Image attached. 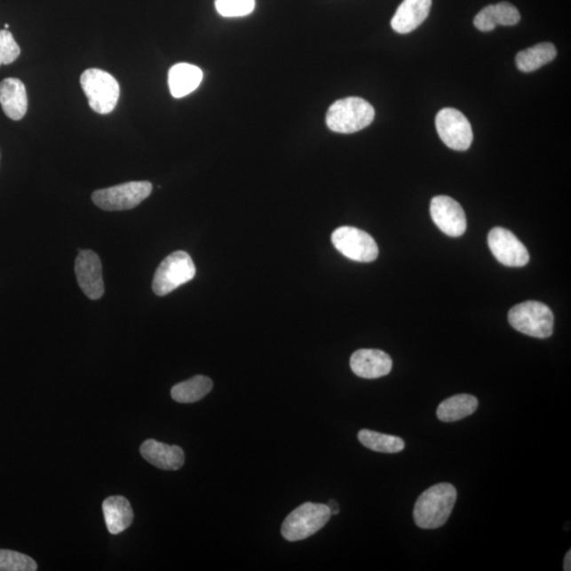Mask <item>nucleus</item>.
<instances>
[{"label": "nucleus", "instance_id": "11", "mask_svg": "<svg viewBox=\"0 0 571 571\" xmlns=\"http://www.w3.org/2000/svg\"><path fill=\"white\" fill-rule=\"evenodd\" d=\"M431 216L438 229L451 237H459L467 230V218L462 206L448 196H436L431 202Z\"/></svg>", "mask_w": 571, "mask_h": 571}, {"label": "nucleus", "instance_id": "25", "mask_svg": "<svg viewBox=\"0 0 571 571\" xmlns=\"http://www.w3.org/2000/svg\"><path fill=\"white\" fill-rule=\"evenodd\" d=\"M215 8L224 18H243L253 12L255 0H215Z\"/></svg>", "mask_w": 571, "mask_h": 571}, {"label": "nucleus", "instance_id": "28", "mask_svg": "<svg viewBox=\"0 0 571 571\" xmlns=\"http://www.w3.org/2000/svg\"><path fill=\"white\" fill-rule=\"evenodd\" d=\"M564 570L565 571H570L571 570V551H568L567 554V557H565L564 559Z\"/></svg>", "mask_w": 571, "mask_h": 571}, {"label": "nucleus", "instance_id": "12", "mask_svg": "<svg viewBox=\"0 0 571 571\" xmlns=\"http://www.w3.org/2000/svg\"><path fill=\"white\" fill-rule=\"evenodd\" d=\"M75 275L83 292L91 299L101 298L105 287L101 259L96 252L80 250L75 259Z\"/></svg>", "mask_w": 571, "mask_h": 571}, {"label": "nucleus", "instance_id": "8", "mask_svg": "<svg viewBox=\"0 0 571 571\" xmlns=\"http://www.w3.org/2000/svg\"><path fill=\"white\" fill-rule=\"evenodd\" d=\"M331 242L337 251L353 262L371 263L379 255V248L374 238L353 226L337 229L332 233Z\"/></svg>", "mask_w": 571, "mask_h": 571}, {"label": "nucleus", "instance_id": "21", "mask_svg": "<svg viewBox=\"0 0 571 571\" xmlns=\"http://www.w3.org/2000/svg\"><path fill=\"white\" fill-rule=\"evenodd\" d=\"M557 57V49L551 43H542L539 45L523 50L515 58L518 68L523 72H532L552 62Z\"/></svg>", "mask_w": 571, "mask_h": 571}, {"label": "nucleus", "instance_id": "19", "mask_svg": "<svg viewBox=\"0 0 571 571\" xmlns=\"http://www.w3.org/2000/svg\"><path fill=\"white\" fill-rule=\"evenodd\" d=\"M105 523L112 535L125 531L134 520V512L129 501L123 496H110L103 503Z\"/></svg>", "mask_w": 571, "mask_h": 571}, {"label": "nucleus", "instance_id": "9", "mask_svg": "<svg viewBox=\"0 0 571 571\" xmlns=\"http://www.w3.org/2000/svg\"><path fill=\"white\" fill-rule=\"evenodd\" d=\"M436 129L443 143L454 151H467L472 144V126L456 108H443L438 113Z\"/></svg>", "mask_w": 571, "mask_h": 571}, {"label": "nucleus", "instance_id": "24", "mask_svg": "<svg viewBox=\"0 0 571 571\" xmlns=\"http://www.w3.org/2000/svg\"><path fill=\"white\" fill-rule=\"evenodd\" d=\"M35 559L24 553L0 549V571H36Z\"/></svg>", "mask_w": 571, "mask_h": 571}, {"label": "nucleus", "instance_id": "23", "mask_svg": "<svg viewBox=\"0 0 571 571\" xmlns=\"http://www.w3.org/2000/svg\"><path fill=\"white\" fill-rule=\"evenodd\" d=\"M358 440L365 448L380 453H399L406 448V443L400 437L378 433V432L361 430Z\"/></svg>", "mask_w": 571, "mask_h": 571}, {"label": "nucleus", "instance_id": "6", "mask_svg": "<svg viewBox=\"0 0 571 571\" xmlns=\"http://www.w3.org/2000/svg\"><path fill=\"white\" fill-rule=\"evenodd\" d=\"M196 274L193 259L185 251H176L169 255L159 265L153 281V290L159 297L169 295Z\"/></svg>", "mask_w": 571, "mask_h": 571}, {"label": "nucleus", "instance_id": "22", "mask_svg": "<svg viewBox=\"0 0 571 571\" xmlns=\"http://www.w3.org/2000/svg\"><path fill=\"white\" fill-rule=\"evenodd\" d=\"M213 389V382L208 377L195 376L176 385L171 395L179 403H194L202 400Z\"/></svg>", "mask_w": 571, "mask_h": 571}, {"label": "nucleus", "instance_id": "18", "mask_svg": "<svg viewBox=\"0 0 571 571\" xmlns=\"http://www.w3.org/2000/svg\"><path fill=\"white\" fill-rule=\"evenodd\" d=\"M203 74L195 65L176 64L169 72V86L171 96L181 99L195 91L202 84Z\"/></svg>", "mask_w": 571, "mask_h": 571}, {"label": "nucleus", "instance_id": "10", "mask_svg": "<svg viewBox=\"0 0 571 571\" xmlns=\"http://www.w3.org/2000/svg\"><path fill=\"white\" fill-rule=\"evenodd\" d=\"M488 243L498 262L508 267H524L529 263L528 250L512 231L500 226L492 229L488 235Z\"/></svg>", "mask_w": 571, "mask_h": 571}, {"label": "nucleus", "instance_id": "3", "mask_svg": "<svg viewBox=\"0 0 571 571\" xmlns=\"http://www.w3.org/2000/svg\"><path fill=\"white\" fill-rule=\"evenodd\" d=\"M330 517L327 504L305 503L288 515L282 525V535L289 542L307 539L323 528Z\"/></svg>", "mask_w": 571, "mask_h": 571}, {"label": "nucleus", "instance_id": "7", "mask_svg": "<svg viewBox=\"0 0 571 571\" xmlns=\"http://www.w3.org/2000/svg\"><path fill=\"white\" fill-rule=\"evenodd\" d=\"M152 191L151 182L132 181L93 192L91 198L98 208L113 212L138 207Z\"/></svg>", "mask_w": 571, "mask_h": 571}, {"label": "nucleus", "instance_id": "4", "mask_svg": "<svg viewBox=\"0 0 571 571\" xmlns=\"http://www.w3.org/2000/svg\"><path fill=\"white\" fill-rule=\"evenodd\" d=\"M510 325L522 334L547 339L553 332V313L547 305L528 301L517 305L508 314Z\"/></svg>", "mask_w": 571, "mask_h": 571}, {"label": "nucleus", "instance_id": "13", "mask_svg": "<svg viewBox=\"0 0 571 571\" xmlns=\"http://www.w3.org/2000/svg\"><path fill=\"white\" fill-rule=\"evenodd\" d=\"M351 368L360 378L378 379L391 373L393 361L379 349H359L353 353Z\"/></svg>", "mask_w": 571, "mask_h": 571}, {"label": "nucleus", "instance_id": "2", "mask_svg": "<svg viewBox=\"0 0 571 571\" xmlns=\"http://www.w3.org/2000/svg\"><path fill=\"white\" fill-rule=\"evenodd\" d=\"M375 119V109L364 99L349 97L331 105L326 115V124L337 134H353L365 129Z\"/></svg>", "mask_w": 571, "mask_h": 571}, {"label": "nucleus", "instance_id": "14", "mask_svg": "<svg viewBox=\"0 0 571 571\" xmlns=\"http://www.w3.org/2000/svg\"><path fill=\"white\" fill-rule=\"evenodd\" d=\"M140 452L144 459L159 469L176 471L185 464V452L178 446L148 440L143 442Z\"/></svg>", "mask_w": 571, "mask_h": 571}, {"label": "nucleus", "instance_id": "27", "mask_svg": "<svg viewBox=\"0 0 571 571\" xmlns=\"http://www.w3.org/2000/svg\"><path fill=\"white\" fill-rule=\"evenodd\" d=\"M327 506L329 507L331 515H337L339 514L340 510H339V504L334 500H330L329 504Z\"/></svg>", "mask_w": 571, "mask_h": 571}, {"label": "nucleus", "instance_id": "5", "mask_svg": "<svg viewBox=\"0 0 571 571\" xmlns=\"http://www.w3.org/2000/svg\"><path fill=\"white\" fill-rule=\"evenodd\" d=\"M81 86L88 103L99 115L113 112L120 98V86L112 75L99 69H88L81 75Z\"/></svg>", "mask_w": 571, "mask_h": 571}, {"label": "nucleus", "instance_id": "15", "mask_svg": "<svg viewBox=\"0 0 571 571\" xmlns=\"http://www.w3.org/2000/svg\"><path fill=\"white\" fill-rule=\"evenodd\" d=\"M432 0H403L392 20V28L400 35L412 32L428 19Z\"/></svg>", "mask_w": 571, "mask_h": 571}, {"label": "nucleus", "instance_id": "17", "mask_svg": "<svg viewBox=\"0 0 571 571\" xmlns=\"http://www.w3.org/2000/svg\"><path fill=\"white\" fill-rule=\"evenodd\" d=\"M520 14L513 4L500 3L487 5L474 19V26L480 31L490 32L497 26H514L519 24Z\"/></svg>", "mask_w": 571, "mask_h": 571}, {"label": "nucleus", "instance_id": "1", "mask_svg": "<svg viewBox=\"0 0 571 571\" xmlns=\"http://www.w3.org/2000/svg\"><path fill=\"white\" fill-rule=\"evenodd\" d=\"M457 500L456 487L441 482L429 488L415 504L414 520L423 529H436L445 525Z\"/></svg>", "mask_w": 571, "mask_h": 571}, {"label": "nucleus", "instance_id": "26", "mask_svg": "<svg viewBox=\"0 0 571 571\" xmlns=\"http://www.w3.org/2000/svg\"><path fill=\"white\" fill-rule=\"evenodd\" d=\"M20 54V48L11 33L5 29L0 31V66L15 62Z\"/></svg>", "mask_w": 571, "mask_h": 571}, {"label": "nucleus", "instance_id": "20", "mask_svg": "<svg viewBox=\"0 0 571 571\" xmlns=\"http://www.w3.org/2000/svg\"><path fill=\"white\" fill-rule=\"evenodd\" d=\"M478 407V399L467 393H462L442 401L437 408V417L442 423H456L472 415Z\"/></svg>", "mask_w": 571, "mask_h": 571}, {"label": "nucleus", "instance_id": "16", "mask_svg": "<svg viewBox=\"0 0 571 571\" xmlns=\"http://www.w3.org/2000/svg\"><path fill=\"white\" fill-rule=\"evenodd\" d=\"M0 104L10 119L24 118L28 110V96L24 83L19 79H5L0 83Z\"/></svg>", "mask_w": 571, "mask_h": 571}]
</instances>
